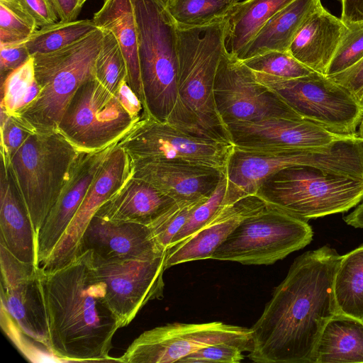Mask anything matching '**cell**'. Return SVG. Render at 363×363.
<instances>
[{
	"instance_id": "cell-1",
	"label": "cell",
	"mask_w": 363,
	"mask_h": 363,
	"mask_svg": "<svg viewBox=\"0 0 363 363\" xmlns=\"http://www.w3.org/2000/svg\"><path fill=\"white\" fill-rule=\"evenodd\" d=\"M341 257L325 245L294 259L250 328L252 361L312 363L325 325L337 313L333 281Z\"/></svg>"
},
{
	"instance_id": "cell-2",
	"label": "cell",
	"mask_w": 363,
	"mask_h": 363,
	"mask_svg": "<svg viewBox=\"0 0 363 363\" xmlns=\"http://www.w3.org/2000/svg\"><path fill=\"white\" fill-rule=\"evenodd\" d=\"M49 326L50 353L64 362H118L110 357L121 328L106 297L90 250L52 272L40 268Z\"/></svg>"
},
{
	"instance_id": "cell-3",
	"label": "cell",
	"mask_w": 363,
	"mask_h": 363,
	"mask_svg": "<svg viewBox=\"0 0 363 363\" xmlns=\"http://www.w3.org/2000/svg\"><path fill=\"white\" fill-rule=\"evenodd\" d=\"M225 27L226 17L200 26L177 25V99L167 123L190 135L233 144L213 92Z\"/></svg>"
},
{
	"instance_id": "cell-4",
	"label": "cell",
	"mask_w": 363,
	"mask_h": 363,
	"mask_svg": "<svg viewBox=\"0 0 363 363\" xmlns=\"http://www.w3.org/2000/svg\"><path fill=\"white\" fill-rule=\"evenodd\" d=\"M294 166H311L363 179V139L354 135L328 147L305 149L259 150L234 145L225 168L224 205L255 195L266 179Z\"/></svg>"
},
{
	"instance_id": "cell-5",
	"label": "cell",
	"mask_w": 363,
	"mask_h": 363,
	"mask_svg": "<svg viewBox=\"0 0 363 363\" xmlns=\"http://www.w3.org/2000/svg\"><path fill=\"white\" fill-rule=\"evenodd\" d=\"M145 113L167 122L177 99V24L161 0H130Z\"/></svg>"
},
{
	"instance_id": "cell-6",
	"label": "cell",
	"mask_w": 363,
	"mask_h": 363,
	"mask_svg": "<svg viewBox=\"0 0 363 363\" xmlns=\"http://www.w3.org/2000/svg\"><path fill=\"white\" fill-rule=\"evenodd\" d=\"M104 35V29L97 28L58 50L31 56L42 90L36 100L19 116L35 131L57 130L77 90L86 80L95 77V62Z\"/></svg>"
},
{
	"instance_id": "cell-7",
	"label": "cell",
	"mask_w": 363,
	"mask_h": 363,
	"mask_svg": "<svg viewBox=\"0 0 363 363\" xmlns=\"http://www.w3.org/2000/svg\"><path fill=\"white\" fill-rule=\"evenodd\" d=\"M255 195L267 203L308 220L344 213L363 200V179L294 166L269 177Z\"/></svg>"
},
{
	"instance_id": "cell-8",
	"label": "cell",
	"mask_w": 363,
	"mask_h": 363,
	"mask_svg": "<svg viewBox=\"0 0 363 363\" xmlns=\"http://www.w3.org/2000/svg\"><path fill=\"white\" fill-rule=\"evenodd\" d=\"M80 152L58 130L36 131L12 157L9 167L37 237Z\"/></svg>"
},
{
	"instance_id": "cell-9",
	"label": "cell",
	"mask_w": 363,
	"mask_h": 363,
	"mask_svg": "<svg viewBox=\"0 0 363 363\" xmlns=\"http://www.w3.org/2000/svg\"><path fill=\"white\" fill-rule=\"evenodd\" d=\"M307 220L267 203L244 218L214 250L211 259L243 264H272L308 245Z\"/></svg>"
},
{
	"instance_id": "cell-10",
	"label": "cell",
	"mask_w": 363,
	"mask_h": 363,
	"mask_svg": "<svg viewBox=\"0 0 363 363\" xmlns=\"http://www.w3.org/2000/svg\"><path fill=\"white\" fill-rule=\"evenodd\" d=\"M256 79L274 91L303 119L333 133L357 135L363 118V102L326 75L311 74L281 79L255 73Z\"/></svg>"
},
{
	"instance_id": "cell-11",
	"label": "cell",
	"mask_w": 363,
	"mask_h": 363,
	"mask_svg": "<svg viewBox=\"0 0 363 363\" xmlns=\"http://www.w3.org/2000/svg\"><path fill=\"white\" fill-rule=\"evenodd\" d=\"M139 121L93 77L77 90L57 130L79 150L93 152L116 144Z\"/></svg>"
},
{
	"instance_id": "cell-12",
	"label": "cell",
	"mask_w": 363,
	"mask_h": 363,
	"mask_svg": "<svg viewBox=\"0 0 363 363\" xmlns=\"http://www.w3.org/2000/svg\"><path fill=\"white\" fill-rule=\"evenodd\" d=\"M218 343L233 345L250 352L252 349L251 329L220 321L167 324L143 332L118 362H178L201 348Z\"/></svg>"
},
{
	"instance_id": "cell-13",
	"label": "cell",
	"mask_w": 363,
	"mask_h": 363,
	"mask_svg": "<svg viewBox=\"0 0 363 363\" xmlns=\"http://www.w3.org/2000/svg\"><path fill=\"white\" fill-rule=\"evenodd\" d=\"M117 145L131 161L172 160L223 172L234 146L188 135L150 116L140 120Z\"/></svg>"
},
{
	"instance_id": "cell-14",
	"label": "cell",
	"mask_w": 363,
	"mask_h": 363,
	"mask_svg": "<svg viewBox=\"0 0 363 363\" xmlns=\"http://www.w3.org/2000/svg\"><path fill=\"white\" fill-rule=\"evenodd\" d=\"M217 111L227 125L272 118L303 119L274 91L259 82L241 60L223 52L214 82Z\"/></svg>"
},
{
	"instance_id": "cell-15",
	"label": "cell",
	"mask_w": 363,
	"mask_h": 363,
	"mask_svg": "<svg viewBox=\"0 0 363 363\" xmlns=\"http://www.w3.org/2000/svg\"><path fill=\"white\" fill-rule=\"evenodd\" d=\"M166 252L123 259H102L93 255L96 273L105 284L107 301L121 328L130 323L147 302L163 297Z\"/></svg>"
},
{
	"instance_id": "cell-16",
	"label": "cell",
	"mask_w": 363,
	"mask_h": 363,
	"mask_svg": "<svg viewBox=\"0 0 363 363\" xmlns=\"http://www.w3.org/2000/svg\"><path fill=\"white\" fill-rule=\"evenodd\" d=\"M1 311L18 331L49 351V326L40 267L16 259L0 245Z\"/></svg>"
},
{
	"instance_id": "cell-17",
	"label": "cell",
	"mask_w": 363,
	"mask_h": 363,
	"mask_svg": "<svg viewBox=\"0 0 363 363\" xmlns=\"http://www.w3.org/2000/svg\"><path fill=\"white\" fill-rule=\"evenodd\" d=\"M132 174L126 152L113 145L100 166L72 220L46 260L40 266L48 272L60 268L79 254L83 233L100 206L116 193Z\"/></svg>"
},
{
	"instance_id": "cell-18",
	"label": "cell",
	"mask_w": 363,
	"mask_h": 363,
	"mask_svg": "<svg viewBox=\"0 0 363 363\" xmlns=\"http://www.w3.org/2000/svg\"><path fill=\"white\" fill-rule=\"evenodd\" d=\"M227 127L234 145L259 150L325 147L352 136L333 133L304 119L272 118L255 122H234Z\"/></svg>"
},
{
	"instance_id": "cell-19",
	"label": "cell",
	"mask_w": 363,
	"mask_h": 363,
	"mask_svg": "<svg viewBox=\"0 0 363 363\" xmlns=\"http://www.w3.org/2000/svg\"><path fill=\"white\" fill-rule=\"evenodd\" d=\"M113 145L97 151H81L79 153L56 202L38 234L37 261L39 267L50 256L64 235Z\"/></svg>"
},
{
	"instance_id": "cell-20",
	"label": "cell",
	"mask_w": 363,
	"mask_h": 363,
	"mask_svg": "<svg viewBox=\"0 0 363 363\" xmlns=\"http://www.w3.org/2000/svg\"><path fill=\"white\" fill-rule=\"evenodd\" d=\"M225 172L172 160L132 161V176L143 179L177 203L208 198Z\"/></svg>"
},
{
	"instance_id": "cell-21",
	"label": "cell",
	"mask_w": 363,
	"mask_h": 363,
	"mask_svg": "<svg viewBox=\"0 0 363 363\" xmlns=\"http://www.w3.org/2000/svg\"><path fill=\"white\" fill-rule=\"evenodd\" d=\"M87 250L102 259L147 258L167 252L149 226L97 216L91 218L82 238L79 254Z\"/></svg>"
},
{
	"instance_id": "cell-22",
	"label": "cell",
	"mask_w": 363,
	"mask_h": 363,
	"mask_svg": "<svg viewBox=\"0 0 363 363\" xmlns=\"http://www.w3.org/2000/svg\"><path fill=\"white\" fill-rule=\"evenodd\" d=\"M266 204L257 195H252L223 206L196 233L167 250L165 269L181 263L211 259L214 250L244 218Z\"/></svg>"
},
{
	"instance_id": "cell-23",
	"label": "cell",
	"mask_w": 363,
	"mask_h": 363,
	"mask_svg": "<svg viewBox=\"0 0 363 363\" xmlns=\"http://www.w3.org/2000/svg\"><path fill=\"white\" fill-rule=\"evenodd\" d=\"M0 245L22 262L38 267L37 235L10 167L1 163Z\"/></svg>"
},
{
	"instance_id": "cell-24",
	"label": "cell",
	"mask_w": 363,
	"mask_h": 363,
	"mask_svg": "<svg viewBox=\"0 0 363 363\" xmlns=\"http://www.w3.org/2000/svg\"><path fill=\"white\" fill-rule=\"evenodd\" d=\"M347 29L341 18L320 2L301 26L288 52L313 72L325 75Z\"/></svg>"
},
{
	"instance_id": "cell-25",
	"label": "cell",
	"mask_w": 363,
	"mask_h": 363,
	"mask_svg": "<svg viewBox=\"0 0 363 363\" xmlns=\"http://www.w3.org/2000/svg\"><path fill=\"white\" fill-rule=\"evenodd\" d=\"M177 202L149 182L131 176L94 216L150 226Z\"/></svg>"
},
{
	"instance_id": "cell-26",
	"label": "cell",
	"mask_w": 363,
	"mask_h": 363,
	"mask_svg": "<svg viewBox=\"0 0 363 363\" xmlns=\"http://www.w3.org/2000/svg\"><path fill=\"white\" fill-rule=\"evenodd\" d=\"M96 26L111 30L124 55L128 68V82L142 101L144 96L140 78L135 19L130 0H104L93 17Z\"/></svg>"
},
{
	"instance_id": "cell-27",
	"label": "cell",
	"mask_w": 363,
	"mask_h": 363,
	"mask_svg": "<svg viewBox=\"0 0 363 363\" xmlns=\"http://www.w3.org/2000/svg\"><path fill=\"white\" fill-rule=\"evenodd\" d=\"M320 0H294L274 15L240 55L245 60L269 51L288 52L294 37Z\"/></svg>"
},
{
	"instance_id": "cell-28",
	"label": "cell",
	"mask_w": 363,
	"mask_h": 363,
	"mask_svg": "<svg viewBox=\"0 0 363 363\" xmlns=\"http://www.w3.org/2000/svg\"><path fill=\"white\" fill-rule=\"evenodd\" d=\"M363 363V321L336 313L325 325L312 363Z\"/></svg>"
},
{
	"instance_id": "cell-29",
	"label": "cell",
	"mask_w": 363,
	"mask_h": 363,
	"mask_svg": "<svg viewBox=\"0 0 363 363\" xmlns=\"http://www.w3.org/2000/svg\"><path fill=\"white\" fill-rule=\"evenodd\" d=\"M294 0H244L237 2L226 16V52L239 57L265 23Z\"/></svg>"
},
{
	"instance_id": "cell-30",
	"label": "cell",
	"mask_w": 363,
	"mask_h": 363,
	"mask_svg": "<svg viewBox=\"0 0 363 363\" xmlns=\"http://www.w3.org/2000/svg\"><path fill=\"white\" fill-rule=\"evenodd\" d=\"M333 291L337 313L363 321V245L342 255Z\"/></svg>"
},
{
	"instance_id": "cell-31",
	"label": "cell",
	"mask_w": 363,
	"mask_h": 363,
	"mask_svg": "<svg viewBox=\"0 0 363 363\" xmlns=\"http://www.w3.org/2000/svg\"><path fill=\"white\" fill-rule=\"evenodd\" d=\"M41 90L31 57L1 82V110L19 116L36 100Z\"/></svg>"
},
{
	"instance_id": "cell-32",
	"label": "cell",
	"mask_w": 363,
	"mask_h": 363,
	"mask_svg": "<svg viewBox=\"0 0 363 363\" xmlns=\"http://www.w3.org/2000/svg\"><path fill=\"white\" fill-rule=\"evenodd\" d=\"M98 27L93 19L57 21L36 30L26 41L30 56L58 50Z\"/></svg>"
},
{
	"instance_id": "cell-33",
	"label": "cell",
	"mask_w": 363,
	"mask_h": 363,
	"mask_svg": "<svg viewBox=\"0 0 363 363\" xmlns=\"http://www.w3.org/2000/svg\"><path fill=\"white\" fill-rule=\"evenodd\" d=\"M237 0H169L166 8L180 26H200L224 18Z\"/></svg>"
},
{
	"instance_id": "cell-34",
	"label": "cell",
	"mask_w": 363,
	"mask_h": 363,
	"mask_svg": "<svg viewBox=\"0 0 363 363\" xmlns=\"http://www.w3.org/2000/svg\"><path fill=\"white\" fill-rule=\"evenodd\" d=\"M104 31L95 62L94 76L108 91L115 94L123 82L128 81L127 64L114 34L107 29Z\"/></svg>"
},
{
	"instance_id": "cell-35",
	"label": "cell",
	"mask_w": 363,
	"mask_h": 363,
	"mask_svg": "<svg viewBox=\"0 0 363 363\" xmlns=\"http://www.w3.org/2000/svg\"><path fill=\"white\" fill-rule=\"evenodd\" d=\"M38 28L21 1L0 0V44L26 41Z\"/></svg>"
},
{
	"instance_id": "cell-36",
	"label": "cell",
	"mask_w": 363,
	"mask_h": 363,
	"mask_svg": "<svg viewBox=\"0 0 363 363\" xmlns=\"http://www.w3.org/2000/svg\"><path fill=\"white\" fill-rule=\"evenodd\" d=\"M241 61L255 73L281 79L298 78L313 72L295 59L289 52L269 51Z\"/></svg>"
},
{
	"instance_id": "cell-37",
	"label": "cell",
	"mask_w": 363,
	"mask_h": 363,
	"mask_svg": "<svg viewBox=\"0 0 363 363\" xmlns=\"http://www.w3.org/2000/svg\"><path fill=\"white\" fill-rule=\"evenodd\" d=\"M226 183L225 172L212 194L191 213L184 226L173 238L169 247L191 237L209 222L221 208L225 206Z\"/></svg>"
},
{
	"instance_id": "cell-38",
	"label": "cell",
	"mask_w": 363,
	"mask_h": 363,
	"mask_svg": "<svg viewBox=\"0 0 363 363\" xmlns=\"http://www.w3.org/2000/svg\"><path fill=\"white\" fill-rule=\"evenodd\" d=\"M1 163L9 167L11 160L26 140L35 131L20 116L1 110Z\"/></svg>"
},
{
	"instance_id": "cell-39",
	"label": "cell",
	"mask_w": 363,
	"mask_h": 363,
	"mask_svg": "<svg viewBox=\"0 0 363 363\" xmlns=\"http://www.w3.org/2000/svg\"><path fill=\"white\" fill-rule=\"evenodd\" d=\"M207 199L191 203L177 202L169 210L152 223L149 227L158 244L167 250L171 246L173 238L184 226L193 210Z\"/></svg>"
},
{
	"instance_id": "cell-40",
	"label": "cell",
	"mask_w": 363,
	"mask_h": 363,
	"mask_svg": "<svg viewBox=\"0 0 363 363\" xmlns=\"http://www.w3.org/2000/svg\"><path fill=\"white\" fill-rule=\"evenodd\" d=\"M347 26V29L328 66L326 76L340 73L363 57V23Z\"/></svg>"
},
{
	"instance_id": "cell-41",
	"label": "cell",
	"mask_w": 363,
	"mask_h": 363,
	"mask_svg": "<svg viewBox=\"0 0 363 363\" xmlns=\"http://www.w3.org/2000/svg\"><path fill=\"white\" fill-rule=\"evenodd\" d=\"M242 351L233 345L218 343L194 352L179 360V363H238L243 359Z\"/></svg>"
},
{
	"instance_id": "cell-42",
	"label": "cell",
	"mask_w": 363,
	"mask_h": 363,
	"mask_svg": "<svg viewBox=\"0 0 363 363\" xmlns=\"http://www.w3.org/2000/svg\"><path fill=\"white\" fill-rule=\"evenodd\" d=\"M26 41L0 44L1 82L11 72L23 65L31 57L26 45Z\"/></svg>"
},
{
	"instance_id": "cell-43",
	"label": "cell",
	"mask_w": 363,
	"mask_h": 363,
	"mask_svg": "<svg viewBox=\"0 0 363 363\" xmlns=\"http://www.w3.org/2000/svg\"><path fill=\"white\" fill-rule=\"evenodd\" d=\"M327 77L363 102V57L347 69Z\"/></svg>"
},
{
	"instance_id": "cell-44",
	"label": "cell",
	"mask_w": 363,
	"mask_h": 363,
	"mask_svg": "<svg viewBox=\"0 0 363 363\" xmlns=\"http://www.w3.org/2000/svg\"><path fill=\"white\" fill-rule=\"evenodd\" d=\"M38 28L59 21L50 0H20Z\"/></svg>"
},
{
	"instance_id": "cell-45",
	"label": "cell",
	"mask_w": 363,
	"mask_h": 363,
	"mask_svg": "<svg viewBox=\"0 0 363 363\" xmlns=\"http://www.w3.org/2000/svg\"><path fill=\"white\" fill-rule=\"evenodd\" d=\"M114 95L133 118L140 120L147 116L142 101L130 87L127 80L123 82Z\"/></svg>"
},
{
	"instance_id": "cell-46",
	"label": "cell",
	"mask_w": 363,
	"mask_h": 363,
	"mask_svg": "<svg viewBox=\"0 0 363 363\" xmlns=\"http://www.w3.org/2000/svg\"><path fill=\"white\" fill-rule=\"evenodd\" d=\"M59 21L69 22L77 20L82 5L80 0H50Z\"/></svg>"
},
{
	"instance_id": "cell-47",
	"label": "cell",
	"mask_w": 363,
	"mask_h": 363,
	"mask_svg": "<svg viewBox=\"0 0 363 363\" xmlns=\"http://www.w3.org/2000/svg\"><path fill=\"white\" fill-rule=\"evenodd\" d=\"M341 20L346 24L363 23V0H340Z\"/></svg>"
},
{
	"instance_id": "cell-48",
	"label": "cell",
	"mask_w": 363,
	"mask_h": 363,
	"mask_svg": "<svg viewBox=\"0 0 363 363\" xmlns=\"http://www.w3.org/2000/svg\"><path fill=\"white\" fill-rule=\"evenodd\" d=\"M345 222L352 227L363 228V202L350 213L343 217Z\"/></svg>"
},
{
	"instance_id": "cell-49",
	"label": "cell",
	"mask_w": 363,
	"mask_h": 363,
	"mask_svg": "<svg viewBox=\"0 0 363 363\" xmlns=\"http://www.w3.org/2000/svg\"><path fill=\"white\" fill-rule=\"evenodd\" d=\"M357 133L360 138L363 139V118L359 125L358 131Z\"/></svg>"
},
{
	"instance_id": "cell-50",
	"label": "cell",
	"mask_w": 363,
	"mask_h": 363,
	"mask_svg": "<svg viewBox=\"0 0 363 363\" xmlns=\"http://www.w3.org/2000/svg\"><path fill=\"white\" fill-rule=\"evenodd\" d=\"M161 1H162L165 4V6H166V5L167 4V3H168V1H169V0H161Z\"/></svg>"
},
{
	"instance_id": "cell-51",
	"label": "cell",
	"mask_w": 363,
	"mask_h": 363,
	"mask_svg": "<svg viewBox=\"0 0 363 363\" xmlns=\"http://www.w3.org/2000/svg\"><path fill=\"white\" fill-rule=\"evenodd\" d=\"M87 0H80V2L82 4V5L83 6L84 4L86 1Z\"/></svg>"
},
{
	"instance_id": "cell-52",
	"label": "cell",
	"mask_w": 363,
	"mask_h": 363,
	"mask_svg": "<svg viewBox=\"0 0 363 363\" xmlns=\"http://www.w3.org/2000/svg\"><path fill=\"white\" fill-rule=\"evenodd\" d=\"M242 1H244V0H237V2Z\"/></svg>"
},
{
	"instance_id": "cell-53",
	"label": "cell",
	"mask_w": 363,
	"mask_h": 363,
	"mask_svg": "<svg viewBox=\"0 0 363 363\" xmlns=\"http://www.w3.org/2000/svg\"><path fill=\"white\" fill-rule=\"evenodd\" d=\"M17 1H20V0H17Z\"/></svg>"
}]
</instances>
